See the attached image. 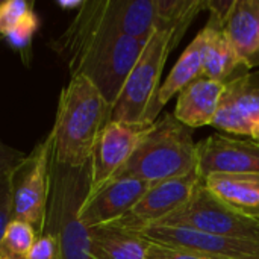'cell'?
I'll return each mask as SVG.
<instances>
[{
    "mask_svg": "<svg viewBox=\"0 0 259 259\" xmlns=\"http://www.w3.org/2000/svg\"><path fill=\"white\" fill-rule=\"evenodd\" d=\"M32 9L33 5L26 0L0 2V36L5 38L11 30H14Z\"/></svg>",
    "mask_w": 259,
    "mask_h": 259,
    "instance_id": "obj_22",
    "label": "cell"
},
{
    "mask_svg": "<svg viewBox=\"0 0 259 259\" xmlns=\"http://www.w3.org/2000/svg\"><path fill=\"white\" fill-rule=\"evenodd\" d=\"M36 240L38 234L29 223L12 220L0 240V259H27Z\"/></svg>",
    "mask_w": 259,
    "mask_h": 259,
    "instance_id": "obj_20",
    "label": "cell"
},
{
    "mask_svg": "<svg viewBox=\"0 0 259 259\" xmlns=\"http://www.w3.org/2000/svg\"><path fill=\"white\" fill-rule=\"evenodd\" d=\"M83 2L85 0H58L56 2V5L59 6V8H62L64 11H74L76 9V12L80 9V6L83 5Z\"/></svg>",
    "mask_w": 259,
    "mask_h": 259,
    "instance_id": "obj_27",
    "label": "cell"
},
{
    "mask_svg": "<svg viewBox=\"0 0 259 259\" xmlns=\"http://www.w3.org/2000/svg\"><path fill=\"white\" fill-rule=\"evenodd\" d=\"M112 106L85 76H73L62 88L49 132L52 161L67 167L90 162L96 141L111 121Z\"/></svg>",
    "mask_w": 259,
    "mask_h": 259,
    "instance_id": "obj_2",
    "label": "cell"
},
{
    "mask_svg": "<svg viewBox=\"0 0 259 259\" xmlns=\"http://www.w3.org/2000/svg\"><path fill=\"white\" fill-rule=\"evenodd\" d=\"M88 193L90 162L83 167H67L52 161L44 234L58 240L64 259H96L90 232L79 219Z\"/></svg>",
    "mask_w": 259,
    "mask_h": 259,
    "instance_id": "obj_5",
    "label": "cell"
},
{
    "mask_svg": "<svg viewBox=\"0 0 259 259\" xmlns=\"http://www.w3.org/2000/svg\"><path fill=\"white\" fill-rule=\"evenodd\" d=\"M27 259H64V255L58 240L50 234H44L38 237Z\"/></svg>",
    "mask_w": 259,
    "mask_h": 259,
    "instance_id": "obj_24",
    "label": "cell"
},
{
    "mask_svg": "<svg viewBox=\"0 0 259 259\" xmlns=\"http://www.w3.org/2000/svg\"><path fill=\"white\" fill-rule=\"evenodd\" d=\"M149 259H209L188 250H181V249H173L155 243H149V252H147Z\"/></svg>",
    "mask_w": 259,
    "mask_h": 259,
    "instance_id": "obj_25",
    "label": "cell"
},
{
    "mask_svg": "<svg viewBox=\"0 0 259 259\" xmlns=\"http://www.w3.org/2000/svg\"><path fill=\"white\" fill-rule=\"evenodd\" d=\"M191 131L173 112H164L146 129L131 159L114 179L134 178L155 185L196 171L197 144Z\"/></svg>",
    "mask_w": 259,
    "mask_h": 259,
    "instance_id": "obj_3",
    "label": "cell"
},
{
    "mask_svg": "<svg viewBox=\"0 0 259 259\" xmlns=\"http://www.w3.org/2000/svg\"><path fill=\"white\" fill-rule=\"evenodd\" d=\"M147 41L103 26L85 0L53 50L67 62L70 77L90 79L112 106Z\"/></svg>",
    "mask_w": 259,
    "mask_h": 259,
    "instance_id": "obj_1",
    "label": "cell"
},
{
    "mask_svg": "<svg viewBox=\"0 0 259 259\" xmlns=\"http://www.w3.org/2000/svg\"><path fill=\"white\" fill-rule=\"evenodd\" d=\"M11 222H12V199H11V188L8 181L5 184H0V240Z\"/></svg>",
    "mask_w": 259,
    "mask_h": 259,
    "instance_id": "obj_26",
    "label": "cell"
},
{
    "mask_svg": "<svg viewBox=\"0 0 259 259\" xmlns=\"http://www.w3.org/2000/svg\"><path fill=\"white\" fill-rule=\"evenodd\" d=\"M149 243L188 250L209 259H259V243L208 234L184 226L153 225L134 232Z\"/></svg>",
    "mask_w": 259,
    "mask_h": 259,
    "instance_id": "obj_8",
    "label": "cell"
},
{
    "mask_svg": "<svg viewBox=\"0 0 259 259\" xmlns=\"http://www.w3.org/2000/svg\"><path fill=\"white\" fill-rule=\"evenodd\" d=\"M211 175H259V144L222 132L206 137L197 143V176L203 182Z\"/></svg>",
    "mask_w": 259,
    "mask_h": 259,
    "instance_id": "obj_9",
    "label": "cell"
},
{
    "mask_svg": "<svg viewBox=\"0 0 259 259\" xmlns=\"http://www.w3.org/2000/svg\"><path fill=\"white\" fill-rule=\"evenodd\" d=\"M158 225L184 226L222 237L259 243V223L243 219L228 209L206 190L203 182L199 184L187 203Z\"/></svg>",
    "mask_w": 259,
    "mask_h": 259,
    "instance_id": "obj_7",
    "label": "cell"
},
{
    "mask_svg": "<svg viewBox=\"0 0 259 259\" xmlns=\"http://www.w3.org/2000/svg\"><path fill=\"white\" fill-rule=\"evenodd\" d=\"M200 12L182 18L170 27H161L149 38L140 59L129 74L118 99L112 105L111 121L152 124V108L161 88L162 70L171 53L179 44L190 24Z\"/></svg>",
    "mask_w": 259,
    "mask_h": 259,
    "instance_id": "obj_4",
    "label": "cell"
},
{
    "mask_svg": "<svg viewBox=\"0 0 259 259\" xmlns=\"http://www.w3.org/2000/svg\"><path fill=\"white\" fill-rule=\"evenodd\" d=\"M52 140L47 135L18 164L9 178L12 220L29 223L38 237L44 235L50 194Z\"/></svg>",
    "mask_w": 259,
    "mask_h": 259,
    "instance_id": "obj_6",
    "label": "cell"
},
{
    "mask_svg": "<svg viewBox=\"0 0 259 259\" xmlns=\"http://www.w3.org/2000/svg\"><path fill=\"white\" fill-rule=\"evenodd\" d=\"M149 187V184L134 178L112 179L87 196L79 219L87 229L115 223L138 203Z\"/></svg>",
    "mask_w": 259,
    "mask_h": 259,
    "instance_id": "obj_13",
    "label": "cell"
},
{
    "mask_svg": "<svg viewBox=\"0 0 259 259\" xmlns=\"http://www.w3.org/2000/svg\"><path fill=\"white\" fill-rule=\"evenodd\" d=\"M39 17L38 14L32 9L20 23L18 26L11 30L5 39L8 41V44L21 56L23 62L29 64L30 59V44H32V38L36 33V30L39 29Z\"/></svg>",
    "mask_w": 259,
    "mask_h": 259,
    "instance_id": "obj_21",
    "label": "cell"
},
{
    "mask_svg": "<svg viewBox=\"0 0 259 259\" xmlns=\"http://www.w3.org/2000/svg\"><path fill=\"white\" fill-rule=\"evenodd\" d=\"M255 143H258L259 144V124H256L255 127H253V131H252V137H250Z\"/></svg>",
    "mask_w": 259,
    "mask_h": 259,
    "instance_id": "obj_28",
    "label": "cell"
},
{
    "mask_svg": "<svg viewBox=\"0 0 259 259\" xmlns=\"http://www.w3.org/2000/svg\"><path fill=\"white\" fill-rule=\"evenodd\" d=\"M88 232L96 259H149V241L134 232L111 225L90 228Z\"/></svg>",
    "mask_w": 259,
    "mask_h": 259,
    "instance_id": "obj_19",
    "label": "cell"
},
{
    "mask_svg": "<svg viewBox=\"0 0 259 259\" xmlns=\"http://www.w3.org/2000/svg\"><path fill=\"white\" fill-rule=\"evenodd\" d=\"M203 185L228 209L259 223V175H211Z\"/></svg>",
    "mask_w": 259,
    "mask_h": 259,
    "instance_id": "obj_17",
    "label": "cell"
},
{
    "mask_svg": "<svg viewBox=\"0 0 259 259\" xmlns=\"http://www.w3.org/2000/svg\"><path fill=\"white\" fill-rule=\"evenodd\" d=\"M225 88L215 80L197 77L178 94L173 115L190 129L212 126Z\"/></svg>",
    "mask_w": 259,
    "mask_h": 259,
    "instance_id": "obj_16",
    "label": "cell"
},
{
    "mask_svg": "<svg viewBox=\"0 0 259 259\" xmlns=\"http://www.w3.org/2000/svg\"><path fill=\"white\" fill-rule=\"evenodd\" d=\"M24 158H26V153L11 146H6L0 140V184H5L9 181L11 175Z\"/></svg>",
    "mask_w": 259,
    "mask_h": 259,
    "instance_id": "obj_23",
    "label": "cell"
},
{
    "mask_svg": "<svg viewBox=\"0 0 259 259\" xmlns=\"http://www.w3.org/2000/svg\"><path fill=\"white\" fill-rule=\"evenodd\" d=\"M208 41V29L203 26V29L194 36V39L187 46L165 80L161 83V88L156 94L153 108H152V123L161 115L162 108L175 97V94H179L187 85H190L197 77H202V67H203V56Z\"/></svg>",
    "mask_w": 259,
    "mask_h": 259,
    "instance_id": "obj_18",
    "label": "cell"
},
{
    "mask_svg": "<svg viewBox=\"0 0 259 259\" xmlns=\"http://www.w3.org/2000/svg\"><path fill=\"white\" fill-rule=\"evenodd\" d=\"M259 124V68L226 85L212 126L225 134L252 137Z\"/></svg>",
    "mask_w": 259,
    "mask_h": 259,
    "instance_id": "obj_12",
    "label": "cell"
},
{
    "mask_svg": "<svg viewBox=\"0 0 259 259\" xmlns=\"http://www.w3.org/2000/svg\"><path fill=\"white\" fill-rule=\"evenodd\" d=\"M222 21V17L209 14L205 24L208 29V41L203 56L202 77L215 80L226 87L235 79L247 74L250 70L241 62L231 41L225 35Z\"/></svg>",
    "mask_w": 259,
    "mask_h": 259,
    "instance_id": "obj_15",
    "label": "cell"
},
{
    "mask_svg": "<svg viewBox=\"0 0 259 259\" xmlns=\"http://www.w3.org/2000/svg\"><path fill=\"white\" fill-rule=\"evenodd\" d=\"M150 124L109 121L99 135L90 159V193L112 181L131 159Z\"/></svg>",
    "mask_w": 259,
    "mask_h": 259,
    "instance_id": "obj_11",
    "label": "cell"
},
{
    "mask_svg": "<svg viewBox=\"0 0 259 259\" xmlns=\"http://www.w3.org/2000/svg\"><path fill=\"white\" fill-rule=\"evenodd\" d=\"M222 29L241 62L250 71L259 68V0H234Z\"/></svg>",
    "mask_w": 259,
    "mask_h": 259,
    "instance_id": "obj_14",
    "label": "cell"
},
{
    "mask_svg": "<svg viewBox=\"0 0 259 259\" xmlns=\"http://www.w3.org/2000/svg\"><path fill=\"white\" fill-rule=\"evenodd\" d=\"M199 184L200 179L196 170L187 176L150 185L138 203L123 219L111 223V226L138 232L144 228L158 225L187 203Z\"/></svg>",
    "mask_w": 259,
    "mask_h": 259,
    "instance_id": "obj_10",
    "label": "cell"
}]
</instances>
